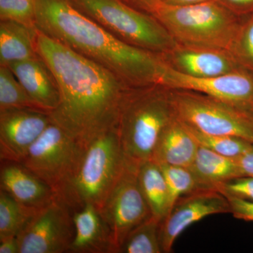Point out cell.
<instances>
[{"label": "cell", "instance_id": "obj_9", "mask_svg": "<svg viewBox=\"0 0 253 253\" xmlns=\"http://www.w3.org/2000/svg\"><path fill=\"white\" fill-rule=\"evenodd\" d=\"M139 164L126 158L117 182L99 212L111 234L113 253L134 228L151 215L139 181Z\"/></svg>", "mask_w": 253, "mask_h": 253}, {"label": "cell", "instance_id": "obj_8", "mask_svg": "<svg viewBox=\"0 0 253 253\" xmlns=\"http://www.w3.org/2000/svg\"><path fill=\"white\" fill-rule=\"evenodd\" d=\"M170 90L176 117L206 134L241 138L253 144V113L186 90Z\"/></svg>", "mask_w": 253, "mask_h": 253}, {"label": "cell", "instance_id": "obj_3", "mask_svg": "<svg viewBox=\"0 0 253 253\" xmlns=\"http://www.w3.org/2000/svg\"><path fill=\"white\" fill-rule=\"evenodd\" d=\"M175 116L169 89L159 84L129 86L116 129L125 156L138 164L151 161L163 129Z\"/></svg>", "mask_w": 253, "mask_h": 253}, {"label": "cell", "instance_id": "obj_11", "mask_svg": "<svg viewBox=\"0 0 253 253\" xmlns=\"http://www.w3.org/2000/svg\"><path fill=\"white\" fill-rule=\"evenodd\" d=\"M71 211L58 199L38 210L17 236L19 253H68L75 236Z\"/></svg>", "mask_w": 253, "mask_h": 253}, {"label": "cell", "instance_id": "obj_4", "mask_svg": "<svg viewBox=\"0 0 253 253\" xmlns=\"http://www.w3.org/2000/svg\"><path fill=\"white\" fill-rule=\"evenodd\" d=\"M152 15L179 45L229 52L242 22L219 1L186 6L161 3Z\"/></svg>", "mask_w": 253, "mask_h": 253}, {"label": "cell", "instance_id": "obj_22", "mask_svg": "<svg viewBox=\"0 0 253 253\" xmlns=\"http://www.w3.org/2000/svg\"><path fill=\"white\" fill-rule=\"evenodd\" d=\"M37 211L20 204L0 189V240L17 237Z\"/></svg>", "mask_w": 253, "mask_h": 253}, {"label": "cell", "instance_id": "obj_30", "mask_svg": "<svg viewBox=\"0 0 253 253\" xmlns=\"http://www.w3.org/2000/svg\"><path fill=\"white\" fill-rule=\"evenodd\" d=\"M229 201L230 212L236 219L253 221V201L239 199L232 196H224Z\"/></svg>", "mask_w": 253, "mask_h": 253}, {"label": "cell", "instance_id": "obj_27", "mask_svg": "<svg viewBox=\"0 0 253 253\" xmlns=\"http://www.w3.org/2000/svg\"><path fill=\"white\" fill-rule=\"evenodd\" d=\"M229 53L241 67L253 72V14L241 22Z\"/></svg>", "mask_w": 253, "mask_h": 253}, {"label": "cell", "instance_id": "obj_18", "mask_svg": "<svg viewBox=\"0 0 253 253\" xmlns=\"http://www.w3.org/2000/svg\"><path fill=\"white\" fill-rule=\"evenodd\" d=\"M200 145L176 116L163 129L152 160L159 165L189 168Z\"/></svg>", "mask_w": 253, "mask_h": 253}, {"label": "cell", "instance_id": "obj_33", "mask_svg": "<svg viewBox=\"0 0 253 253\" xmlns=\"http://www.w3.org/2000/svg\"><path fill=\"white\" fill-rule=\"evenodd\" d=\"M0 253H19L17 237L0 240Z\"/></svg>", "mask_w": 253, "mask_h": 253}, {"label": "cell", "instance_id": "obj_10", "mask_svg": "<svg viewBox=\"0 0 253 253\" xmlns=\"http://www.w3.org/2000/svg\"><path fill=\"white\" fill-rule=\"evenodd\" d=\"M159 85L195 91L253 113V72L241 68L212 78H196L176 71L166 61Z\"/></svg>", "mask_w": 253, "mask_h": 253}, {"label": "cell", "instance_id": "obj_15", "mask_svg": "<svg viewBox=\"0 0 253 253\" xmlns=\"http://www.w3.org/2000/svg\"><path fill=\"white\" fill-rule=\"evenodd\" d=\"M0 186L18 203L34 209H41L57 199L44 181L18 163L3 161Z\"/></svg>", "mask_w": 253, "mask_h": 253}, {"label": "cell", "instance_id": "obj_36", "mask_svg": "<svg viewBox=\"0 0 253 253\" xmlns=\"http://www.w3.org/2000/svg\"><path fill=\"white\" fill-rule=\"evenodd\" d=\"M125 1L127 2L128 4H130V3H132V0H124Z\"/></svg>", "mask_w": 253, "mask_h": 253}, {"label": "cell", "instance_id": "obj_28", "mask_svg": "<svg viewBox=\"0 0 253 253\" xmlns=\"http://www.w3.org/2000/svg\"><path fill=\"white\" fill-rule=\"evenodd\" d=\"M36 0H0V20L12 21L38 30Z\"/></svg>", "mask_w": 253, "mask_h": 253}, {"label": "cell", "instance_id": "obj_35", "mask_svg": "<svg viewBox=\"0 0 253 253\" xmlns=\"http://www.w3.org/2000/svg\"><path fill=\"white\" fill-rule=\"evenodd\" d=\"M212 1H219V0H161V3L164 4L172 5V6H186V5L200 4V3Z\"/></svg>", "mask_w": 253, "mask_h": 253}, {"label": "cell", "instance_id": "obj_6", "mask_svg": "<svg viewBox=\"0 0 253 253\" xmlns=\"http://www.w3.org/2000/svg\"><path fill=\"white\" fill-rule=\"evenodd\" d=\"M81 11L127 44L160 55L179 44L152 14L131 7L124 0H71Z\"/></svg>", "mask_w": 253, "mask_h": 253}, {"label": "cell", "instance_id": "obj_17", "mask_svg": "<svg viewBox=\"0 0 253 253\" xmlns=\"http://www.w3.org/2000/svg\"><path fill=\"white\" fill-rule=\"evenodd\" d=\"M75 236L68 253H113L109 228L99 210L91 204L73 214Z\"/></svg>", "mask_w": 253, "mask_h": 253}, {"label": "cell", "instance_id": "obj_13", "mask_svg": "<svg viewBox=\"0 0 253 253\" xmlns=\"http://www.w3.org/2000/svg\"><path fill=\"white\" fill-rule=\"evenodd\" d=\"M51 123L49 113L39 110H0L1 162L21 163L32 145Z\"/></svg>", "mask_w": 253, "mask_h": 253}, {"label": "cell", "instance_id": "obj_24", "mask_svg": "<svg viewBox=\"0 0 253 253\" xmlns=\"http://www.w3.org/2000/svg\"><path fill=\"white\" fill-rule=\"evenodd\" d=\"M8 109L43 111L30 97L11 68L7 66H0V110Z\"/></svg>", "mask_w": 253, "mask_h": 253}, {"label": "cell", "instance_id": "obj_23", "mask_svg": "<svg viewBox=\"0 0 253 253\" xmlns=\"http://www.w3.org/2000/svg\"><path fill=\"white\" fill-rule=\"evenodd\" d=\"M161 219L151 215L134 228L126 238L118 253H161Z\"/></svg>", "mask_w": 253, "mask_h": 253}, {"label": "cell", "instance_id": "obj_12", "mask_svg": "<svg viewBox=\"0 0 253 253\" xmlns=\"http://www.w3.org/2000/svg\"><path fill=\"white\" fill-rule=\"evenodd\" d=\"M230 212L227 199L215 189H199L176 201L161 221L160 241L163 253L172 252L176 239L194 223L213 214Z\"/></svg>", "mask_w": 253, "mask_h": 253}, {"label": "cell", "instance_id": "obj_20", "mask_svg": "<svg viewBox=\"0 0 253 253\" xmlns=\"http://www.w3.org/2000/svg\"><path fill=\"white\" fill-rule=\"evenodd\" d=\"M38 30L12 21L0 22V66L39 56L36 49Z\"/></svg>", "mask_w": 253, "mask_h": 253}, {"label": "cell", "instance_id": "obj_2", "mask_svg": "<svg viewBox=\"0 0 253 253\" xmlns=\"http://www.w3.org/2000/svg\"><path fill=\"white\" fill-rule=\"evenodd\" d=\"M38 31L109 69L129 86L159 84L163 55L127 44L76 7L71 0H36Z\"/></svg>", "mask_w": 253, "mask_h": 253}, {"label": "cell", "instance_id": "obj_1", "mask_svg": "<svg viewBox=\"0 0 253 253\" xmlns=\"http://www.w3.org/2000/svg\"><path fill=\"white\" fill-rule=\"evenodd\" d=\"M36 49L59 88V104L49 113L51 123L84 148L117 129L129 86L104 66L39 31Z\"/></svg>", "mask_w": 253, "mask_h": 253}, {"label": "cell", "instance_id": "obj_31", "mask_svg": "<svg viewBox=\"0 0 253 253\" xmlns=\"http://www.w3.org/2000/svg\"><path fill=\"white\" fill-rule=\"evenodd\" d=\"M228 9L238 16H249L253 14V0H219Z\"/></svg>", "mask_w": 253, "mask_h": 253}, {"label": "cell", "instance_id": "obj_25", "mask_svg": "<svg viewBox=\"0 0 253 253\" xmlns=\"http://www.w3.org/2000/svg\"><path fill=\"white\" fill-rule=\"evenodd\" d=\"M182 123L200 146H204L206 149L211 150L222 156L238 158L245 153L248 152L253 146V143L241 138L206 134L184 122Z\"/></svg>", "mask_w": 253, "mask_h": 253}, {"label": "cell", "instance_id": "obj_29", "mask_svg": "<svg viewBox=\"0 0 253 253\" xmlns=\"http://www.w3.org/2000/svg\"><path fill=\"white\" fill-rule=\"evenodd\" d=\"M224 196H232L253 201V176H245L233 179L218 188Z\"/></svg>", "mask_w": 253, "mask_h": 253}, {"label": "cell", "instance_id": "obj_16", "mask_svg": "<svg viewBox=\"0 0 253 253\" xmlns=\"http://www.w3.org/2000/svg\"><path fill=\"white\" fill-rule=\"evenodd\" d=\"M9 67L40 109L49 114L57 108L59 88L52 73L41 56L12 63Z\"/></svg>", "mask_w": 253, "mask_h": 253}, {"label": "cell", "instance_id": "obj_7", "mask_svg": "<svg viewBox=\"0 0 253 253\" xmlns=\"http://www.w3.org/2000/svg\"><path fill=\"white\" fill-rule=\"evenodd\" d=\"M86 148L51 123L20 164L54 191L58 199L78 172Z\"/></svg>", "mask_w": 253, "mask_h": 253}, {"label": "cell", "instance_id": "obj_5", "mask_svg": "<svg viewBox=\"0 0 253 253\" xmlns=\"http://www.w3.org/2000/svg\"><path fill=\"white\" fill-rule=\"evenodd\" d=\"M126 160L116 129L99 136L86 148L77 173L59 200L75 211L86 204L100 211L117 182Z\"/></svg>", "mask_w": 253, "mask_h": 253}, {"label": "cell", "instance_id": "obj_34", "mask_svg": "<svg viewBox=\"0 0 253 253\" xmlns=\"http://www.w3.org/2000/svg\"><path fill=\"white\" fill-rule=\"evenodd\" d=\"M132 3L149 14H153L161 4V0H132Z\"/></svg>", "mask_w": 253, "mask_h": 253}, {"label": "cell", "instance_id": "obj_14", "mask_svg": "<svg viewBox=\"0 0 253 253\" xmlns=\"http://www.w3.org/2000/svg\"><path fill=\"white\" fill-rule=\"evenodd\" d=\"M165 59L173 68L196 78L222 76L243 68L229 51L178 45Z\"/></svg>", "mask_w": 253, "mask_h": 253}, {"label": "cell", "instance_id": "obj_19", "mask_svg": "<svg viewBox=\"0 0 253 253\" xmlns=\"http://www.w3.org/2000/svg\"><path fill=\"white\" fill-rule=\"evenodd\" d=\"M189 169L201 189H215L233 179L244 176L236 158L222 156L199 146Z\"/></svg>", "mask_w": 253, "mask_h": 253}, {"label": "cell", "instance_id": "obj_21", "mask_svg": "<svg viewBox=\"0 0 253 253\" xmlns=\"http://www.w3.org/2000/svg\"><path fill=\"white\" fill-rule=\"evenodd\" d=\"M139 181L151 215L161 221L169 213V195L161 166L153 161L139 164Z\"/></svg>", "mask_w": 253, "mask_h": 253}, {"label": "cell", "instance_id": "obj_32", "mask_svg": "<svg viewBox=\"0 0 253 253\" xmlns=\"http://www.w3.org/2000/svg\"><path fill=\"white\" fill-rule=\"evenodd\" d=\"M236 158L244 176H253V146L248 152Z\"/></svg>", "mask_w": 253, "mask_h": 253}, {"label": "cell", "instance_id": "obj_26", "mask_svg": "<svg viewBox=\"0 0 253 253\" xmlns=\"http://www.w3.org/2000/svg\"><path fill=\"white\" fill-rule=\"evenodd\" d=\"M160 166L167 184L169 213L181 197L201 189L189 168L165 164Z\"/></svg>", "mask_w": 253, "mask_h": 253}]
</instances>
